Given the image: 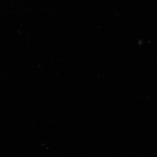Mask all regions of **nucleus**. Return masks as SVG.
Wrapping results in <instances>:
<instances>
[]
</instances>
